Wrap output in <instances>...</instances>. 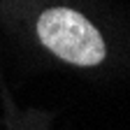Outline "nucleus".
I'll list each match as a JSON object with an SVG mask.
<instances>
[{"instance_id":"nucleus-1","label":"nucleus","mask_w":130,"mask_h":130,"mask_svg":"<svg viewBox=\"0 0 130 130\" xmlns=\"http://www.w3.org/2000/svg\"><path fill=\"white\" fill-rule=\"evenodd\" d=\"M37 35L49 51L79 68H93L102 63L107 54L102 35L95 30V26L84 14L68 7L42 12L37 21Z\"/></svg>"}]
</instances>
